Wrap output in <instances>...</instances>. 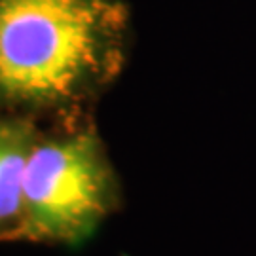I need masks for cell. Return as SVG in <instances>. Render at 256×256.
Masks as SVG:
<instances>
[{
  "instance_id": "2",
  "label": "cell",
  "mask_w": 256,
  "mask_h": 256,
  "mask_svg": "<svg viewBox=\"0 0 256 256\" xmlns=\"http://www.w3.org/2000/svg\"><path fill=\"white\" fill-rule=\"evenodd\" d=\"M122 200L118 171L90 112L42 120L25 171L19 243L82 245Z\"/></svg>"
},
{
  "instance_id": "3",
  "label": "cell",
  "mask_w": 256,
  "mask_h": 256,
  "mask_svg": "<svg viewBox=\"0 0 256 256\" xmlns=\"http://www.w3.org/2000/svg\"><path fill=\"white\" fill-rule=\"evenodd\" d=\"M42 120L0 112V243H19L28 156Z\"/></svg>"
},
{
  "instance_id": "1",
  "label": "cell",
  "mask_w": 256,
  "mask_h": 256,
  "mask_svg": "<svg viewBox=\"0 0 256 256\" xmlns=\"http://www.w3.org/2000/svg\"><path fill=\"white\" fill-rule=\"evenodd\" d=\"M129 48L124 0H0V112H90L124 72Z\"/></svg>"
}]
</instances>
